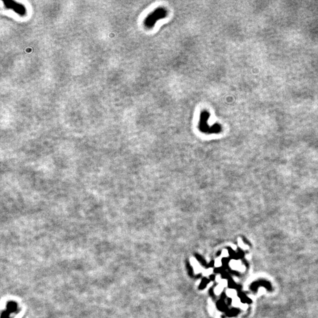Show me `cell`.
Wrapping results in <instances>:
<instances>
[{
  "label": "cell",
  "instance_id": "1",
  "mask_svg": "<svg viewBox=\"0 0 318 318\" xmlns=\"http://www.w3.org/2000/svg\"><path fill=\"white\" fill-rule=\"evenodd\" d=\"M167 15L168 11L166 8H157L145 18L144 21L145 27L148 29H151L154 27L157 22L166 18Z\"/></svg>",
  "mask_w": 318,
  "mask_h": 318
},
{
  "label": "cell",
  "instance_id": "2",
  "mask_svg": "<svg viewBox=\"0 0 318 318\" xmlns=\"http://www.w3.org/2000/svg\"><path fill=\"white\" fill-rule=\"evenodd\" d=\"M209 113L206 110H203L201 112L200 114V123H199V128L200 130L207 133H215V132H219L221 130V127L219 124H215L214 126L209 127L207 122L208 119L209 118Z\"/></svg>",
  "mask_w": 318,
  "mask_h": 318
}]
</instances>
